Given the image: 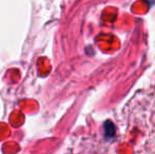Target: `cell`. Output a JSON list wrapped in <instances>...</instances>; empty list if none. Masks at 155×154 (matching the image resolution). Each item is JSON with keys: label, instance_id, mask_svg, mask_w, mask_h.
I'll list each match as a JSON object with an SVG mask.
<instances>
[{"label": "cell", "instance_id": "6da1fadb", "mask_svg": "<svg viewBox=\"0 0 155 154\" xmlns=\"http://www.w3.org/2000/svg\"><path fill=\"white\" fill-rule=\"evenodd\" d=\"M114 133H115L114 125L111 121H107L104 123V134H106V137H113Z\"/></svg>", "mask_w": 155, "mask_h": 154}]
</instances>
